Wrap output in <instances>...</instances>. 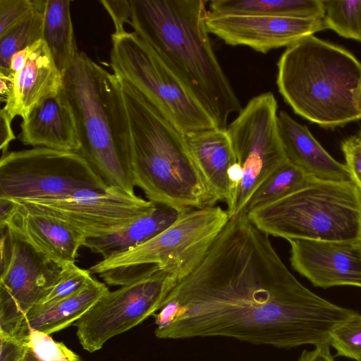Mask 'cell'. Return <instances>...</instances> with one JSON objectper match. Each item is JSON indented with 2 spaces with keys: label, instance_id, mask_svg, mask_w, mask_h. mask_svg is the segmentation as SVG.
I'll use <instances>...</instances> for the list:
<instances>
[{
  "label": "cell",
  "instance_id": "obj_1",
  "mask_svg": "<svg viewBox=\"0 0 361 361\" xmlns=\"http://www.w3.org/2000/svg\"><path fill=\"white\" fill-rule=\"evenodd\" d=\"M269 237L246 214L229 219L153 314L155 336L228 337L279 348L329 345L333 331L357 312L304 286Z\"/></svg>",
  "mask_w": 361,
  "mask_h": 361
},
{
  "label": "cell",
  "instance_id": "obj_2",
  "mask_svg": "<svg viewBox=\"0 0 361 361\" xmlns=\"http://www.w3.org/2000/svg\"><path fill=\"white\" fill-rule=\"evenodd\" d=\"M133 31L150 45L226 130L240 102L214 51L202 0H130Z\"/></svg>",
  "mask_w": 361,
  "mask_h": 361
},
{
  "label": "cell",
  "instance_id": "obj_3",
  "mask_svg": "<svg viewBox=\"0 0 361 361\" xmlns=\"http://www.w3.org/2000/svg\"><path fill=\"white\" fill-rule=\"evenodd\" d=\"M81 155L109 186L135 193L131 132L121 80L78 51L63 73Z\"/></svg>",
  "mask_w": 361,
  "mask_h": 361
},
{
  "label": "cell",
  "instance_id": "obj_4",
  "mask_svg": "<svg viewBox=\"0 0 361 361\" xmlns=\"http://www.w3.org/2000/svg\"><path fill=\"white\" fill-rule=\"evenodd\" d=\"M121 82L131 132L135 187L148 200L180 211L216 205L219 200L192 158L184 135L136 89Z\"/></svg>",
  "mask_w": 361,
  "mask_h": 361
},
{
  "label": "cell",
  "instance_id": "obj_5",
  "mask_svg": "<svg viewBox=\"0 0 361 361\" xmlns=\"http://www.w3.org/2000/svg\"><path fill=\"white\" fill-rule=\"evenodd\" d=\"M277 68L296 114L324 128L361 120V63L345 49L310 35L286 47Z\"/></svg>",
  "mask_w": 361,
  "mask_h": 361
},
{
  "label": "cell",
  "instance_id": "obj_6",
  "mask_svg": "<svg viewBox=\"0 0 361 361\" xmlns=\"http://www.w3.org/2000/svg\"><path fill=\"white\" fill-rule=\"evenodd\" d=\"M269 236L361 240V191L353 182L312 179L302 188L247 214Z\"/></svg>",
  "mask_w": 361,
  "mask_h": 361
},
{
  "label": "cell",
  "instance_id": "obj_7",
  "mask_svg": "<svg viewBox=\"0 0 361 361\" xmlns=\"http://www.w3.org/2000/svg\"><path fill=\"white\" fill-rule=\"evenodd\" d=\"M229 220L220 206L183 212L161 233L135 248L102 259L90 267L110 286H125L159 269L180 281L204 257Z\"/></svg>",
  "mask_w": 361,
  "mask_h": 361
},
{
  "label": "cell",
  "instance_id": "obj_8",
  "mask_svg": "<svg viewBox=\"0 0 361 361\" xmlns=\"http://www.w3.org/2000/svg\"><path fill=\"white\" fill-rule=\"evenodd\" d=\"M110 66L184 135L217 128L188 87L134 31L111 35Z\"/></svg>",
  "mask_w": 361,
  "mask_h": 361
},
{
  "label": "cell",
  "instance_id": "obj_9",
  "mask_svg": "<svg viewBox=\"0 0 361 361\" xmlns=\"http://www.w3.org/2000/svg\"><path fill=\"white\" fill-rule=\"evenodd\" d=\"M109 185L75 152L38 147L0 159V198L13 202L54 198Z\"/></svg>",
  "mask_w": 361,
  "mask_h": 361
},
{
  "label": "cell",
  "instance_id": "obj_10",
  "mask_svg": "<svg viewBox=\"0 0 361 361\" xmlns=\"http://www.w3.org/2000/svg\"><path fill=\"white\" fill-rule=\"evenodd\" d=\"M277 101L271 92L252 97L229 125L242 177L226 211L229 219L243 210L256 188L286 159L277 121Z\"/></svg>",
  "mask_w": 361,
  "mask_h": 361
},
{
  "label": "cell",
  "instance_id": "obj_11",
  "mask_svg": "<svg viewBox=\"0 0 361 361\" xmlns=\"http://www.w3.org/2000/svg\"><path fill=\"white\" fill-rule=\"evenodd\" d=\"M179 281L174 273L159 269L108 291L73 324L82 348L90 353L98 350L111 338L153 316Z\"/></svg>",
  "mask_w": 361,
  "mask_h": 361
},
{
  "label": "cell",
  "instance_id": "obj_12",
  "mask_svg": "<svg viewBox=\"0 0 361 361\" xmlns=\"http://www.w3.org/2000/svg\"><path fill=\"white\" fill-rule=\"evenodd\" d=\"M0 231V331L15 336L27 313L54 286L62 267L7 226Z\"/></svg>",
  "mask_w": 361,
  "mask_h": 361
},
{
  "label": "cell",
  "instance_id": "obj_13",
  "mask_svg": "<svg viewBox=\"0 0 361 361\" xmlns=\"http://www.w3.org/2000/svg\"><path fill=\"white\" fill-rule=\"evenodd\" d=\"M16 203L31 212L61 221L86 239L118 232L157 207V204L116 186Z\"/></svg>",
  "mask_w": 361,
  "mask_h": 361
},
{
  "label": "cell",
  "instance_id": "obj_14",
  "mask_svg": "<svg viewBox=\"0 0 361 361\" xmlns=\"http://www.w3.org/2000/svg\"><path fill=\"white\" fill-rule=\"evenodd\" d=\"M209 33L231 46H245L263 54L289 47L301 39L324 30V18H299L254 15H214L209 12Z\"/></svg>",
  "mask_w": 361,
  "mask_h": 361
},
{
  "label": "cell",
  "instance_id": "obj_15",
  "mask_svg": "<svg viewBox=\"0 0 361 361\" xmlns=\"http://www.w3.org/2000/svg\"><path fill=\"white\" fill-rule=\"evenodd\" d=\"M293 268L314 286L361 287V240H288Z\"/></svg>",
  "mask_w": 361,
  "mask_h": 361
},
{
  "label": "cell",
  "instance_id": "obj_16",
  "mask_svg": "<svg viewBox=\"0 0 361 361\" xmlns=\"http://www.w3.org/2000/svg\"><path fill=\"white\" fill-rule=\"evenodd\" d=\"M188 151L219 202L231 203L242 177L226 130L217 128L184 135Z\"/></svg>",
  "mask_w": 361,
  "mask_h": 361
},
{
  "label": "cell",
  "instance_id": "obj_17",
  "mask_svg": "<svg viewBox=\"0 0 361 361\" xmlns=\"http://www.w3.org/2000/svg\"><path fill=\"white\" fill-rule=\"evenodd\" d=\"M15 205L0 229L7 226L21 239L61 267L75 263L86 238L53 217Z\"/></svg>",
  "mask_w": 361,
  "mask_h": 361
},
{
  "label": "cell",
  "instance_id": "obj_18",
  "mask_svg": "<svg viewBox=\"0 0 361 361\" xmlns=\"http://www.w3.org/2000/svg\"><path fill=\"white\" fill-rule=\"evenodd\" d=\"M63 88V74L56 66L44 39L30 47L25 67L14 74L11 90L3 107L14 118H27L45 99L58 94Z\"/></svg>",
  "mask_w": 361,
  "mask_h": 361
},
{
  "label": "cell",
  "instance_id": "obj_19",
  "mask_svg": "<svg viewBox=\"0 0 361 361\" xmlns=\"http://www.w3.org/2000/svg\"><path fill=\"white\" fill-rule=\"evenodd\" d=\"M277 121L286 161L315 180L353 182L346 165L334 159L305 126L284 111L279 113Z\"/></svg>",
  "mask_w": 361,
  "mask_h": 361
},
{
  "label": "cell",
  "instance_id": "obj_20",
  "mask_svg": "<svg viewBox=\"0 0 361 361\" xmlns=\"http://www.w3.org/2000/svg\"><path fill=\"white\" fill-rule=\"evenodd\" d=\"M18 138L25 145L75 152L79 149L75 120L63 92L37 106L23 120Z\"/></svg>",
  "mask_w": 361,
  "mask_h": 361
},
{
  "label": "cell",
  "instance_id": "obj_21",
  "mask_svg": "<svg viewBox=\"0 0 361 361\" xmlns=\"http://www.w3.org/2000/svg\"><path fill=\"white\" fill-rule=\"evenodd\" d=\"M108 291L104 283L92 277L76 294L33 307L25 315L15 337L21 339L30 330L51 335L66 329L80 319Z\"/></svg>",
  "mask_w": 361,
  "mask_h": 361
},
{
  "label": "cell",
  "instance_id": "obj_22",
  "mask_svg": "<svg viewBox=\"0 0 361 361\" xmlns=\"http://www.w3.org/2000/svg\"><path fill=\"white\" fill-rule=\"evenodd\" d=\"M185 211L157 204L152 213L109 235L89 238L85 247L102 256V259L124 252L150 240L173 224Z\"/></svg>",
  "mask_w": 361,
  "mask_h": 361
},
{
  "label": "cell",
  "instance_id": "obj_23",
  "mask_svg": "<svg viewBox=\"0 0 361 361\" xmlns=\"http://www.w3.org/2000/svg\"><path fill=\"white\" fill-rule=\"evenodd\" d=\"M209 7L214 15L324 18L325 13L322 0H214Z\"/></svg>",
  "mask_w": 361,
  "mask_h": 361
},
{
  "label": "cell",
  "instance_id": "obj_24",
  "mask_svg": "<svg viewBox=\"0 0 361 361\" xmlns=\"http://www.w3.org/2000/svg\"><path fill=\"white\" fill-rule=\"evenodd\" d=\"M43 39L63 74L73 63L77 49L71 16V1L46 0Z\"/></svg>",
  "mask_w": 361,
  "mask_h": 361
},
{
  "label": "cell",
  "instance_id": "obj_25",
  "mask_svg": "<svg viewBox=\"0 0 361 361\" xmlns=\"http://www.w3.org/2000/svg\"><path fill=\"white\" fill-rule=\"evenodd\" d=\"M313 179L285 161L253 192L241 213L276 202L302 188Z\"/></svg>",
  "mask_w": 361,
  "mask_h": 361
},
{
  "label": "cell",
  "instance_id": "obj_26",
  "mask_svg": "<svg viewBox=\"0 0 361 361\" xmlns=\"http://www.w3.org/2000/svg\"><path fill=\"white\" fill-rule=\"evenodd\" d=\"M46 0L26 19L0 38V68L9 70L12 56L43 39Z\"/></svg>",
  "mask_w": 361,
  "mask_h": 361
},
{
  "label": "cell",
  "instance_id": "obj_27",
  "mask_svg": "<svg viewBox=\"0 0 361 361\" xmlns=\"http://www.w3.org/2000/svg\"><path fill=\"white\" fill-rule=\"evenodd\" d=\"M327 29L361 42V0H322Z\"/></svg>",
  "mask_w": 361,
  "mask_h": 361
},
{
  "label": "cell",
  "instance_id": "obj_28",
  "mask_svg": "<svg viewBox=\"0 0 361 361\" xmlns=\"http://www.w3.org/2000/svg\"><path fill=\"white\" fill-rule=\"evenodd\" d=\"M21 339L42 361H80L78 355L45 333L30 330Z\"/></svg>",
  "mask_w": 361,
  "mask_h": 361
},
{
  "label": "cell",
  "instance_id": "obj_29",
  "mask_svg": "<svg viewBox=\"0 0 361 361\" xmlns=\"http://www.w3.org/2000/svg\"><path fill=\"white\" fill-rule=\"evenodd\" d=\"M329 345L337 355L361 360V314L357 313L332 332Z\"/></svg>",
  "mask_w": 361,
  "mask_h": 361
},
{
  "label": "cell",
  "instance_id": "obj_30",
  "mask_svg": "<svg viewBox=\"0 0 361 361\" xmlns=\"http://www.w3.org/2000/svg\"><path fill=\"white\" fill-rule=\"evenodd\" d=\"M92 278L89 269L80 268L75 263L63 267L56 284L40 304L55 302L76 294Z\"/></svg>",
  "mask_w": 361,
  "mask_h": 361
},
{
  "label": "cell",
  "instance_id": "obj_31",
  "mask_svg": "<svg viewBox=\"0 0 361 361\" xmlns=\"http://www.w3.org/2000/svg\"><path fill=\"white\" fill-rule=\"evenodd\" d=\"M42 0H0V38L26 19Z\"/></svg>",
  "mask_w": 361,
  "mask_h": 361
},
{
  "label": "cell",
  "instance_id": "obj_32",
  "mask_svg": "<svg viewBox=\"0 0 361 361\" xmlns=\"http://www.w3.org/2000/svg\"><path fill=\"white\" fill-rule=\"evenodd\" d=\"M341 147L353 181L361 191V140L357 135L349 137Z\"/></svg>",
  "mask_w": 361,
  "mask_h": 361
},
{
  "label": "cell",
  "instance_id": "obj_33",
  "mask_svg": "<svg viewBox=\"0 0 361 361\" xmlns=\"http://www.w3.org/2000/svg\"><path fill=\"white\" fill-rule=\"evenodd\" d=\"M109 13L115 27L114 33L120 34L127 30L125 25L131 24V6L130 0H102L99 1Z\"/></svg>",
  "mask_w": 361,
  "mask_h": 361
},
{
  "label": "cell",
  "instance_id": "obj_34",
  "mask_svg": "<svg viewBox=\"0 0 361 361\" xmlns=\"http://www.w3.org/2000/svg\"><path fill=\"white\" fill-rule=\"evenodd\" d=\"M25 348L23 339L0 331V361H20Z\"/></svg>",
  "mask_w": 361,
  "mask_h": 361
},
{
  "label": "cell",
  "instance_id": "obj_35",
  "mask_svg": "<svg viewBox=\"0 0 361 361\" xmlns=\"http://www.w3.org/2000/svg\"><path fill=\"white\" fill-rule=\"evenodd\" d=\"M13 118L2 108L0 111V150L1 157L8 152L10 143L16 137L12 129Z\"/></svg>",
  "mask_w": 361,
  "mask_h": 361
},
{
  "label": "cell",
  "instance_id": "obj_36",
  "mask_svg": "<svg viewBox=\"0 0 361 361\" xmlns=\"http://www.w3.org/2000/svg\"><path fill=\"white\" fill-rule=\"evenodd\" d=\"M298 361H334L329 345L316 346L312 350H305L302 352Z\"/></svg>",
  "mask_w": 361,
  "mask_h": 361
},
{
  "label": "cell",
  "instance_id": "obj_37",
  "mask_svg": "<svg viewBox=\"0 0 361 361\" xmlns=\"http://www.w3.org/2000/svg\"><path fill=\"white\" fill-rule=\"evenodd\" d=\"M30 47L15 53L10 61V70L14 73L20 72L25 67L28 57Z\"/></svg>",
  "mask_w": 361,
  "mask_h": 361
},
{
  "label": "cell",
  "instance_id": "obj_38",
  "mask_svg": "<svg viewBox=\"0 0 361 361\" xmlns=\"http://www.w3.org/2000/svg\"><path fill=\"white\" fill-rule=\"evenodd\" d=\"M14 202L0 198V226L3 225L14 207Z\"/></svg>",
  "mask_w": 361,
  "mask_h": 361
},
{
  "label": "cell",
  "instance_id": "obj_39",
  "mask_svg": "<svg viewBox=\"0 0 361 361\" xmlns=\"http://www.w3.org/2000/svg\"><path fill=\"white\" fill-rule=\"evenodd\" d=\"M20 361H42V360H39L27 346H26L25 350L24 352V354L22 357Z\"/></svg>",
  "mask_w": 361,
  "mask_h": 361
},
{
  "label": "cell",
  "instance_id": "obj_40",
  "mask_svg": "<svg viewBox=\"0 0 361 361\" xmlns=\"http://www.w3.org/2000/svg\"><path fill=\"white\" fill-rule=\"evenodd\" d=\"M361 361V360H360Z\"/></svg>",
  "mask_w": 361,
  "mask_h": 361
}]
</instances>
